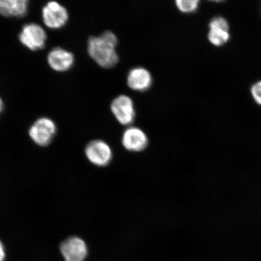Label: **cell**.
Segmentation results:
<instances>
[{
	"instance_id": "1",
	"label": "cell",
	"mask_w": 261,
	"mask_h": 261,
	"mask_svg": "<svg viewBox=\"0 0 261 261\" xmlns=\"http://www.w3.org/2000/svg\"><path fill=\"white\" fill-rule=\"evenodd\" d=\"M118 39L113 32L106 31L98 37L91 36L88 40L89 56L100 67L111 68L116 66L119 57L116 48Z\"/></svg>"
},
{
	"instance_id": "2",
	"label": "cell",
	"mask_w": 261,
	"mask_h": 261,
	"mask_svg": "<svg viewBox=\"0 0 261 261\" xmlns=\"http://www.w3.org/2000/svg\"><path fill=\"white\" fill-rule=\"evenodd\" d=\"M57 132V125L54 120L42 117L32 124L29 129V135L36 145L44 147L53 141Z\"/></svg>"
},
{
	"instance_id": "3",
	"label": "cell",
	"mask_w": 261,
	"mask_h": 261,
	"mask_svg": "<svg viewBox=\"0 0 261 261\" xmlns=\"http://www.w3.org/2000/svg\"><path fill=\"white\" fill-rule=\"evenodd\" d=\"M85 154L91 164L97 167L109 166L113 159L112 147L103 140H94L90 142L85 148Z\"/></svg>"
},
{
	"instance_id": "4",
	"label": "cell",
	"mask_w": 261,
	"mask_h": 261,
	"mask_svg": "<svg viewBox=\"0 0 261 261\" xmlns=\"http://www.w3.org/2000/svg\"><path fill=\"white\" fill-rule=\"evenodd\" d=\"M19 41L22 45L31 51H37L44 48L47 34L41 25L34 23L26 24L19 34Z\"/></svg>"
},
{
	"instance_id": "5",
	"label": "cell",
	"mask_w": 261,
	"mask_h": 261,
	"mask_svg": "<svg viewBox=\"0 0 261 261\" xmlns=\"http://www.w3.org/2000/svg\"><path fill=\"white\" fill-rule=\"evenodd\" d=\"M42 18L48 28L59 29L66 25L69 14L64 6L57 2H48L42 9Z\"/></svg>"
},
{
	"instance_id": "6",
	"label": "cell",
	"mask_w": 261,
	"mask_h": 261,
	"mask_svg": "<svg viewBox=\"0 0 261 261\" xmlns=\"http://www.w3.org/2000/svg\"><path fill=\"white\" fill-rule=\"evenodd\" d=\"M110 108L114 116L121 125L130 126L135 122V105L132 98L129 96L120 95L116 97L112 101Z\"/></svg>"
},
{
	"instance_id": "7",
	"label": "cell",
	"mask_w": 261,
	"mask_h": 261,
	"mask_svg": "<svg viewBox=\"0 0 261 261\" xmlns=\"http://www.w3.org/2000/svg\"><path fill=\"white\" fill-rule=\"evenodd\" d=\"M122 145L127 151L140 152L149 145V138L144 130L136 126H128L124 130L122 138Z\"/></svg>"
},
{
	"instance_id": "8",
	"label": "cell",
	"mask_w": 261,
	"mask_h": 261,
	"mask_svg": "<svg viewBox=\"0 0 261 261\" xmlns=\"http://www.w3.org/2000/svg\"><path fill=\"white\" fill-rule=\"evenodd\" d=\"M60 251L65 261H84L88 254L85 241L78 237H71L60 245Z\"/></svg>"
},
{
	"instance_id": "9",
	"label": "cell",
	"mask_w": 261,
	"mask_h": 261,
	"mask_svg": "<svg viewBox=\"0 0 261 261\" xmlns=\"http://www.w3.org/2000/svg\"><path fill=\"white\" fill-rule=\"evenodd\" d=\"M49 66L57 72H65L73 66L74 57L71 52L61 47H55L47 56Z\"/></svg>"
},
{
	"instance_id": "10",
	"label": "cell",
	"mask_w": 261,
	"mask_h": 261,
	"mask_svg": "<svg viewBox=\"0 0 261 261\" xmlns=\"http://www.w3.org/2000/svg\"><path fill=\"white\" fill-rule=\"evenodd\" d=\"M126 81L130 89L139 92H144L151 87L152 77L151 73L146 68L135 67L129 71Z\"/></svg>"
},
{
	"instance_id": "11",
	"label": "cell",
	"mask_w": 261,
	"mask_h": 261,
	"mask_svg": "<svg viewBox=\"0 0 261 261\" xmlns=\"http://www.w3.org/2000/svg\"><path fill=\"white\" fill-rule=\"evenodd\" d=\"M28 0H0V15L5 17H23L28 14Z\"/></svg>"
},
{
	"instance_id": "12",
	"label": "cell",
	"mask_w": 261,
	"mask_h": 261,
	"mask_svg": "<svg viewBox=\"0 0 261 261\" xmlns=\"http://www.w3.org/2000/svg\"><path fill=\"white\" fill-rule=\"evenodd\" d=\"M208 40L215 47H222L230 40L229 30L222 28H211L207 34Z\"/></svg>"
},
{
	"instance_id": "13",
	"label": "cell",
	"mask_w": 261,
	"mask_h": 261,
	"mask_svg": "<svg viewBox=\"0 0 261 261\" xmlns=\"http://www.w3.org/2000/svg\"><path fill=\"white\" fill-rule=\"evenodd\" d=\"M175 5L179 11L185 14H191L197 11L200 5L198 0H177Z\"/></svg>"
},
{
	"instance_id": "14",
	"label": "cell",
	"mask_w": 261,
	"mask_h": 261,
	"mask_svg": "<svg viewBox=\"0 0 261 261\" xmlns=\"http://www.w3.org/2000/svg\"><path fill=\"white\" fill-rule=\"evenodd\" d=\"M208 28H222L229 30V24L226 18L223 16H216L211 19L208 23Z\"/></svg>"
},
{
	"instance_id": "15",
	"label": "cell",
	"mask_w": 261,
	"mask_h": 261,
	"mask_svg": "<svg viewBox=\"0 0 261 261\" xmlns=\"http://www.w3.org/2000/svg\"><path fill=\"white\" fill-rule=\"evenodd\" d=\"M250 93L257 105L261 106V81H257L251 87Z\"/></svg>"
},
{
	"instance_id": "16",
	"label": "cell",
	"mask_w": 261,
	"mask_h": 261,
	"mask_svg": "<svg viewBox=\"0 0 261 261\" xmlns=\"http://www.w3.org/2000/svg\"><path fill=\"white\" fill-rule=\"evenodd\" d=\"M6 257V252L4 245L0 241V261H4Z\"/></svg>"
},
{
	"instance_id": "17",
	"label": "cell",
	"mask_w": 261,
	"mask_h": 261,
	"mask_svg": "<svg viewBox=\"0 0 261 261\" xmlns=\"http://www.w3.org/2000/svg\"><path fill=\"white\" fill-rule=\"evenodd\" d=\"M4 102H3V100L2 99V97H0V115H1L3 110H4Z\"/></svg>"
}]
</instances>
